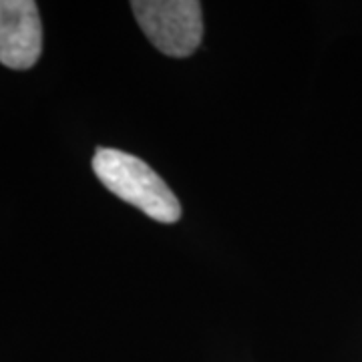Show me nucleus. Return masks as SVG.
<instances>
[{"label": "nucleus", "mask_w": 362, "mask_h": 362, "mask_svg": "<svg viewBox=\"0 0 362 362\" xmlns=\"http://www.w3.org/2000/svg\"><path fill=\"white\" fill-rule=\"evenodd\" d=\"M42 52V25L33 0H0V63L14 71L37 65Z\"/></svg>", "instance_id": "obj_3"}, {"label": "nucleus", "mask_w": 362, "mask_h": 362, "mask_svg": "<svg viewBox=\"0 0 362 362\" xmlns=\"http://www.w3.org/2000/svg\"><path fill=\"white\" fill-rule=\"evenodd\" d=\"M93 171L111 194L141 209L147 218L161 223L180 221V199L139 157L121 149L99 147L93 157Z\"/></svg>", "instance_id": "obj_1"}, {"label": "nucleus", "mask_w": 362, "mask_h": 362, "mask_svg": "<svg viewBox=\"0 0 362 362\" xmlns=\"http://www.w3.org/2000/svg\"><path fill=\"white\" fill-rule=\"evenodd\" d=\"M133 14L153 42L168 57H189L197 51L204 37L202 2L197 0H135Z\"/></svg>", "instance_id": "obj_2"}]
</instances>
